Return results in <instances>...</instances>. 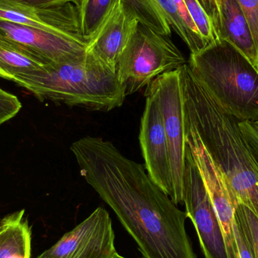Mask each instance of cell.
<instances>
[{"instance_id": "6da1fadb", "label": "cell", "mask_w": 258, "mask_h": 258, "mask_svg": "<svg viewBox=\"0 0 258 258\" xmlns=\"http://www.w3.org/2000/svg\"><path fill=\"white\" fill-rule=\"evenodd\" d=\"M80 175L107 203L144 258H198L186 231L187 215L113 143L86 136L71 147Z\"/></svg>"}, {"instance_id": "7a4b0ae2", "label": "cell", "mask_w": 258, "mask_h": 258, "mask_svg": "<svg viewBox=\"0 0 258 258\" xmlns=\"http://www.w3.org/2000/svg\"><path fill=\"white\" fill-rule=\"evenodd\" d=\"M180 71L186 125L198 135L237 204L245 205L258 218V162L239 121L219 107L187 63Z\"/></svg>"}, {"instance_id": "3957f363", "label": "cell", "mask_w": 258, "mask_h": 258, "mask_svg": "<svg viewBox=\"0 0 258 258\" xmlns=\"http://www.w3.org/2000/svg\"><path fill=\"white\" fill-rule=\"evenodd\" d=\"M12 81L40 101L98 111L121 107L126 97L116 72L88 51L81 60L48 63Z\"/></svg>"}, {"instance_id": "277c9868", "label": "cell", "mask_w": 258, "mask_h": 258, "mask_svg": "<svg viewBox=\"0 0 258 258\" xmlns=\"http://www.w3.org/2000/svg\"><path fill=\"white\" fill-rule=\"evenodd\" d=\"M188 65L219 107L239 122L258 121V71L230 42L218 39Z\"/></svg>"}, {"instance_id": "5b68a950", "label": "cell", "mask_w": 258, "mask_h": 258, "mask_svg": "<svg viewBox=\"0 0 258 258\" xmlns=\"http://www.w3.org/2000/svg\"><path fill=\"white\" fill-rule=\"evenodd\" d=\"M186 63L168 36L139 23L119 57L116 74L128 96L148 86L162 74L180 69Z\"/></svg>"}, {"instance_id": "8992f818", "label": "cell", "mask_w": 258, "mask_h": 258, "mask_svg": "<svg viewBox=\"0 0 258 258\" xmlns=\"http://www.w3.org/2000/svg\"><path fill=\"white\" fill-rule=\"evenodd\" d=\"M147 87L157 97L168 139L172 173L173 196L175 205L183 204V180L186 159V122L184 97L180 68L165 73Z\"/></svg>"}, {"instance_id": "52a82bcc", "label": "cell", "mask_w": 258, "mask_h": 258, "mask_svg": "<svg viewBox=\"0 0 258 258\" xmlns=\"http://www.w3.org/2000/svg\"><path fill=\"white\" fill-rule=\"evenodd\" d=\"M183 202L206 258H230L224 233L192 151L186 144Z\"/></svg>"}, {"instance_id": "ba28073f", "label": "cell", "mask_w": 258, "mask_h": 258, "mask_svg": "<svg viewBox=\"0 0 258 258\" xmlns=\"http://www.w3.org/2000/svg\"><path fill=\"white\" fill-rule=\"evenodd\" d=\"M116 254L110 214L98 207L37 258H113Z\"/></svg>"}, {"instance_id": "9c48e42d", "label": "cell", "mask_w": 258, "mask_h": 258, "mask_svg": "<svg viewBox=\"0 0 258 258\" xmlns=\"http://www.w3.org/2000/svg\"><path fill=\"white\" fill-rule=\"evenodd\" d=\"M145 95L147 99L139 135L145 168L150 178L171 199V159L162 113L154 92L147 87Z\"/></svg>"}, {"instance_id": "30bf717a", "label": "cell", "mask_w": 258, "mask_h": 258, "mask_svg": "<svg viewBox=\"0 0 258 258\" xmlns=\"http://www.w3.org/2000/svg\"><path fill=\"white\" fill-rule=\"evenodd\" d=\"M186 141L204 180L206 189L219 220L230 258H236L234 251L235 212L238 204L233 198L222 174L209 156L198 135L186 125Z\"/></svg>"}, {"instance_id": "8fae6325", "label": "cell", "mask_w": 258, "mask_h": 258, "mask_svg": "<svg viewBox=\"0 0 258 258\" xmlns=\"http://www.w3.org/2000/svg\"><path fill=\"white\" fill-rule=\"evenodd\" d=\"M0 36L28 48L48 63L74 61L87 54L89 42L32 28L0 18Z\"/></svg>"}, {"instance_id": "7c38bea8", "label": "cell", "mask_w": 258, "mask_h": 258, "mask_svg": "<svg viewBox=\"0 0 258 258\" xmlns=\"http://www.w3.org/2000/svg\"><path fill=\"white\" fill-rule=\"evenodd\" d=\"M0 18L60 36L83 37L78 9L73 3L39 7L16 0H0Z\"/></svg>"}, {"instance_id": "4fadbf2b", "label": "cell", "mask_w": 258, "mask_h": 258, "mask_svg": "<svg viewBox=\"0 0 258 258\" xmlns=\"http://www.w3.org/2000/svg\"><path fill=\"white\" fill-rule=\"evenodd\" d=\"M139 21L121 1L90 41L87 51L116 72L118 60Z\"/></svg>"}, {"instance_id": "5bb4252c", "label": "cell", "mask_w": 258, "mask_h": 258, "mask_svg": "<svg viewBox=\"0 0 258 258\" xmlns=\"http://www.w3.org/2000/svg\"><path fill=\"white\" fill-rule=\"evenodd\" d=\"M224 36L244 54L257 70V54L245 14L236 0H221ZM258 71V70H257Z\"/></svg>"}, {"instance_id": "9a60e30c", "label": "cell", "mask_w": 258, "mask_h": 258, "mask_svg": "<svg viewBox=\"0 0 258 258\" xmlns=\"http://www.w3.org/2000/svg\"><path fill=\"white\" fill-rule=\"evenodd\" d=\"M17 256L31 257V229L24 209L0 221V258Z\"/></svg>"}, {"instance_id": "2e32d148", "label": "cell", "mask_w": 258, "mask_h": 258, "mask_svg": "<svg viewBox=\"0 0 258 258\" xmlns=\"http://www.w3.org/2000/svg\"><path fill=\"white\" fill-rule=\"evenodd\" d=\"M47 63L26 47L0 36V70L12 81L39 71Z\"/></svg>"}, {"instance_id": "e0dca14e", "label": "cell", "mask_w": 258, "mask_h": 258, "mask_svg": "<svg viewBox=\"0 0 258 258\" xmlns=\"http://www.w3.org/2000/svg\"><path fill=\"white\" fill-rule=\"evenodd\" d=\"M122 0H80L77 6L83 37L90 42Z\"/></svg>"}, {"instance_id": "ac0fdd59", "label": "cell", "mask_w": 258, "mask_h": 258, "mask_svg": "<svg viewBox=\"0 0 258 258\" xmlns=\"http://www.w3.org/2000/svg\"><path fill=\"white\" fill-rule=\"evenodd\" d=\"M235 220L251 250L253 257L258 258V218L246 206L239 204L236 208Z\"/></svg>"}, {"instance_id": "d6986e66", "label": "cell", "mask_w": 258, "mask_h": 258, "mask_svg": "<svg viewBox=\"0 0 258 258\" xmlns=\"http://www.w3.org/2000/svg\"><path fill=\"white\" fill-rule=\"evenodd\" d=\"M188 13L206 46L218 40L213 24L198 0H183Z\"/></svg>"}, {"instance_id": "ffe728a7", "label": "cell", "mask_w": 258, "mask_h": 258, "mask_svg": "<svg viewBox=\"0 0 258 258\" xmlns=\"http://www.w3.org/2000/svg\"><path fill=\"white\" fill-rule=\"evenodd\" d=\"M21 107L22 104L15 95L0 88V125L16 116Z\"/></svg>"}, {"instance_id": "44dd1931", "label": "cell", "mask_w": 258, "mask_h": 258, "mask_svg": "<svg viewBox=\"0 0 258 258\" xmlns=\"http://www.w3.org/2000/svg\"><path fill=\"white\" fill-rule=\"evenodd\" d=\"M248 21L255 45L258 61V0H236ZM258 70V63H257Z\"/></svg>"}, {"instance_id": "7402d4cb", "label": "cell", "mask_w": 258, "mask_h": 258, "mask_svg": "<svg viewBox=\"0 0 258 258\" xmlns=\"http://www.w3.org/2000/svg\"><path fill=\"white\" fill-rule=\"evenodd\" d=\"M239 128L258 162V121L239 122Z\"/></svg>"}, {"instance_id": "603a6c76", "label": "cell", "mask_w": 258, "mask_h": 258, "mask_svg": "<svg viewBox=\"0 0 258 258\" xmlns=\"http://www.w3.org/2000/svg\"><path fill=\"white\" fill-rule=\"evenodd\" d=\"M210 18L215 30H220L223 27L221 6L218 0H198Z\"/></svg>"}, {"instance_id": "cb8c5ba5", "label": "cell", "mask_w": 258, "mask_h": 258, "mask_svg": "<svg viewBox=\"0 0 258 258\" xmlns=\"http://www.w3.org/2000/svg\"><path fill=\"white\" fill-rule=\"evenodd\" d=\"M233 233H234V251L236 258H254L248 243L236 223H235Z\"/></svg>"}, {"instance_id": "d4e9b609", "label": "cell", "mask_w": 258, "mask_h": 258, "mask_svg": "<svg viewBox=\"0 0 258 258\" xmlns=\"http://www.w3.org/2000/svg\"><path fill=\"white\" fill-rule=\"evenodd\" d=\"M31 6H39V7H51V6H62V5L73 3L78 6L80 0H16Z\"/></svg>"}, {"instance_id": "484cf974", "label": "cell", "mask_w": 258, "mask_h": 258, "mask_svg": "<svg viewBox=\"0 0 258 258\" xmlns=\"http://www.w3.org/2000/svg\"><path fill=\"white\" fill-rule=\"evenodd\" d=\"M0 77H2V78L6 79V80H10L9 76H8L7 74H5L4 72H3L1 70H0Z\"/></svg>"}, {"instance_id": "4316f807", "label": "cell", "mask_w": 258, "mask_h": 258, "mask_svg": "<svg viewBox=\"0 0 258 258\" xmlns=\"http://www.w3.org/2000/svg\"><path fill=\"white\" fill-rule=\"evenodd\" d=\"M113 258H126V257H122V256H121V255H119V254H116V255L114 256V257H113Z\"/></svg>"}, {"instance_id": "83f0119b", "label": "cell", "mask_w": 258, "mask_h": 258, "mask_svg": "<svg viewBox=\"0 0 258 258\" xmlns=\"http://www.w3.org/2000/svg\"><path fill=\"white\" fill-rule=\"evenodd\" d=\"M13 258H31V257H24V256H17V257H15Z\"/></svg>"}, {"instance_id": "f1b7e54d", "label": "cell", "mask_w": 258, "mask_h": 258, "mask_svg": "<svg viewBox=\"0 0 258 258\" xmlns=\"http://www.w3.org/2000/svg\"><path fill=\"white\" fill-rule=\"evenodd\" d=\"M218 3H220V5H221V0H218Z\"/></svg>"}]
</instances>
